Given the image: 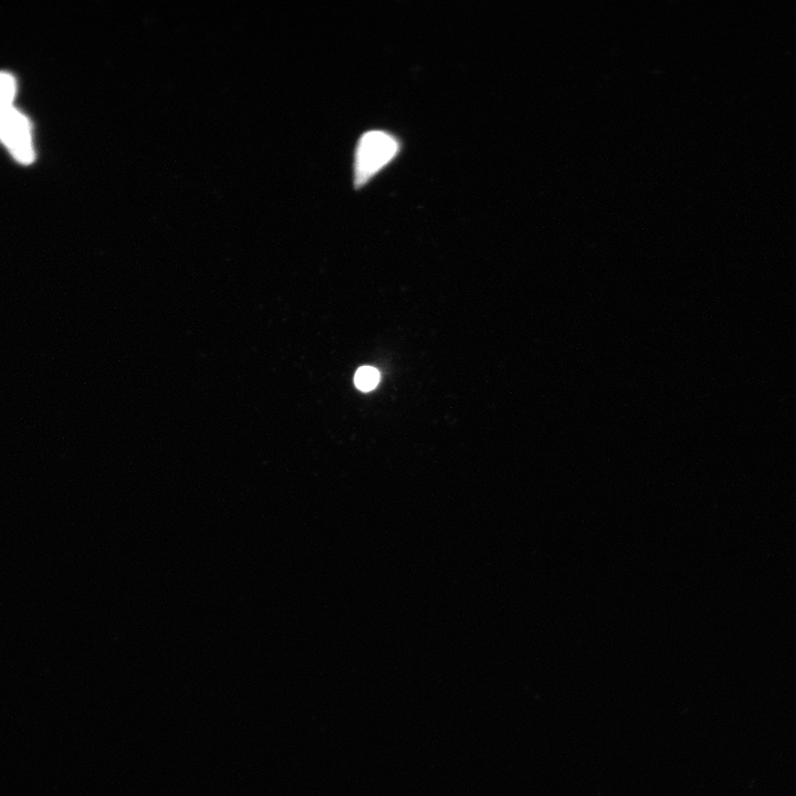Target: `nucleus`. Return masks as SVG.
<instances>
[{"label": "nucleus", "mask_w": 796, "mask_h": 796, "mask_svg": "<svg viewBox=\"0 0 796 796\" xmlns=\"http://www.w3.org/2000/svg\"><path fill=\"white\" fill-rule=\"evenodd\" d=\"M400 151L395 136L383 131H370L361 136L356 146L354 184L364 186L394 159Z\"/></svg>", "instance_id": "obj_1"}, {"label": "nucleus", "mask_w": 796, "mask_h": 796, "mask_svg": "<svg viewBox=\"0 0 796 796\" xmlns=\"http://www.w3.org/2000/svg\"><path fill=\"white\" fill-rule=\"evenodd\" d=\"M0 142L23 165L35 161L33 129L26 115L15 104L0 106Z\"/></svg>", "instance_id": "obj_2"}, {"label": "nucleus", "mask_w": 796, "mask_h": 796, "mask_svg": "<svg viewBox=\"0 0 796 796\" xmlns=\"http://www.w3.org/2000/svg\"><path fill=\"white\" fill-rule=\"evenodd\" d=\"M17 80L12 73L0 71V106L15 104Z\"/></svg>", "instance_id": "obj_3"}, {"label": "nucleus", "mask_w": 796, "mask_h": 796, "mask_svg": "<svg viewBox=\"0 0 796 796\" xmlns=\"http://www.w3.org/2000/svg\"><path fill=\"white\" fill-rule=\"evenodd\" d=\"M380 372L372 366H363L354 376L355 386L360 391L370 392L380 383Z\"/></svg>", "instance_id": "obj_4"}]
</instances>
